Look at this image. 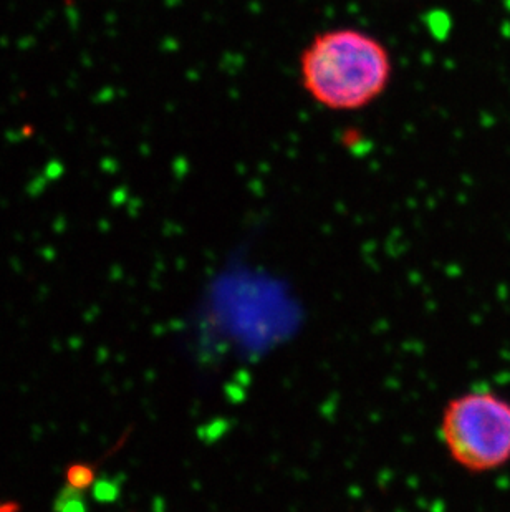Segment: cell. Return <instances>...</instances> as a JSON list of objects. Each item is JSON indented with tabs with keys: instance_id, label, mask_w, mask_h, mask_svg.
<instances>
[{
	"instance_id": "cell-1",
	"label": "cell",
	"mask_w": 510,
	"mask_h": 512,
	"mask_svg": "<svg viewBox=\"0 0 510 512\" xmlns=\"http://www.w3.org/2000/svg\"><path fill=\"white\" fill-rule=\"evenodd\" d=\"M395 62L376 35L333 27L308 40L299 55L300 87L328 112H360L390 88Z\"/></svg>"
},
{
	"instance_id": "cell-3",
	"label": "cell",
	"mask_w": 510,
	"mask_h": 512,
	"mask_svg": "<svg viewBox=\"0 0 510 512\" xmlns=\"http://www.w3.org/2000/svg\"><path fill=\"white\" fill-rule=\"evenodd\" d=\"M0 512H17V506L14 503H0Z\"/></svg>"
},
{
	"instance_id": "cell-2",
	"label": "cell",
	"mask_w": 510,
	"mask_h": 512,
	"mask_svg": "<svg viewBox=\"0 0 510 512\" xmlns=\"http://www.w3.org/2000/svg\"><path fill=\"white\" fill-rule=\"evenodd\" d=\"M439 435L449 458L467 473H492L510 463V401L491 390L451 398Z\"/></svg>"
}]
</instances>
